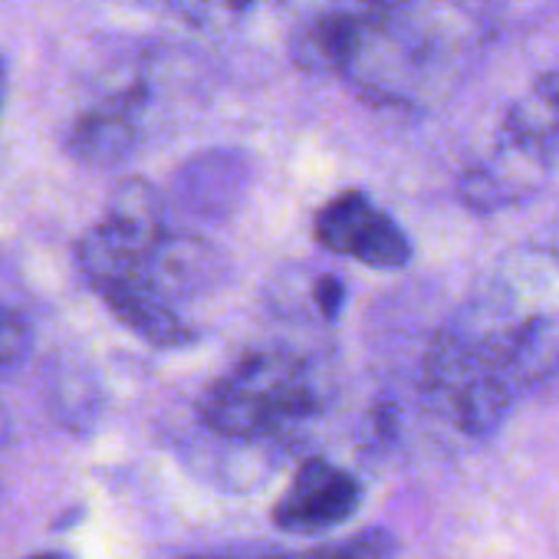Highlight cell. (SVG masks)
Wrapping results in <instances>:
<instances>
[{"instance_id": "3957f363", "label": "cell", "mask_w": 559, "mask_h": 559, "mask_svg": "<svg viewBox=\"0 0 559 559\" xmlns=\"http://www.w3.org/2000/svg\"><path fill=\"white\" fill-rule=\"evenodd\" d=\"M313 234L330 253L353 257L376 270H399L412 260L405 230L362 191H343L317 211Z\"/></svg>"}, {"instance_id": "8fae6325", "label": "cell", "mask_w": 559, "mask_h": 559, "mask_svg": "<svg viewBox=\"0 0 559 559\" xmlns=\"http://www.w3.org/2000/svg\"><path fill=\"white\" fill-rule=\"evenodd\" d=\"M343 300H346V290L336 276H323L317 284V307L326 320H336L340 310H343Z\"/></svg>"}, {"instance_id": "6da1fadb", "label": "cell", "mask_w": 559, "mask_h": 559, "mask_svg": "<svg viewBox=\"0 0 559 559\" xmlns=\"http://www.w3.org/2000/svg\"><path fill=\"white\" fill-rule=\"evenodd\" d=\"M559 362V270L526 257L435 340L428 385L471 435L497 425L513 395Z\"/></svg>"}, {"instance_id": "5b68a950", "label": "cell", "mask_w": 559, "mask_h": 559, "mask_svg": "<svg viewBox=\"0 0 559 559\" xmlns=\"http://www.w3.org/2000/svg\"><path fill=\"white\" fill-rule=\"evenodd\" d=\"M145 106H148V83L139 76L106 90L70 126L67 152L86 165H112L126 158L139 142Z\"/></svg>"}, {"instance_id": "5bb4252c", "label": "cell", "mask_w": 559, "mask_h": 559, "mask_svg": "<svg viewBox=\"0 0 559 559\" xmlns=\"http://www.w3.org/2000/svg\"><path fill=\"white\" fill-rule=\"evenodd\" d=\"M4 96H8V67L0 60V106H4Z\"/></svg>"}, {"instance_id": "52a82bcc", "label": "cell", "mask_w": 559, "mask_h": 559, "mask_svg": "<svg viewBox=\"0 0 559 559\" xmlns=\"http://www.w3.org/2000/svg\"><path fill=\"white\" fill-rule=\"evenodd\" d=\"M497 148L546 168L559 152V73H543L507 109L497 129Z\"/></svg>"}, {"instance_id": "9a60e30c", "label": "cell", "mask_w": 559, "mask_h": 559, "mask_svg": "<svg viewBox=\"0 0 559 559\" xmlns=\"http://www.w3.org/2000/svg\"><path fill=\"white\" fill-rule=\"evenodd\" d=\"M27 559H73L70 552H34V556H27Z\"/></svg>"}, {"instance_id": "9c48e42d", "label": "cell", "mask_w": 559, "mask_h": 559, "mask_svg": "<svg viewBox=\"0 0 559 559\" xmlns=\"http://www.w3.org/2000/svg\"><path fill=\"white\" fill-rule=\"evenodd\" d=\"M392 549H395V539L385 530H369V533L310 549V559H389Z\"/></svg>"}, {"instance_id": "7a4b0ae2", "label": "cell", "mask_w": 559, "mask_h": 559, "mask_svg": "<svg viewBox=\"0 0 559 559\" xmlns=\"http://www.w3.org/2000/svg\"><path fill=\"white\" fill-rule=\"evenodd\" d=\"M320 408V385L294 353H253L224 372L198 402L204 425L224 438H270Z\"/></svg>"}, {"instance_id": "4fadbf2b", "label": "cell", "mask_w": 559, "mask_h": 559, "mask_svg": "<svg viewBox=\"0 0 559 559\" xmlns=\"http://www.w3.org/2000/svg\"><path fill=\"white\" fill-rule=\"evenodd\" d=\"M366 11H376V14H402L405 8H412L415 0H359Z\"/></svg>"}, {"instance_id": "ba28073f", "label": "cell", "mask_w": 559, "mask_h": 559, "mask_svg": "<svg viewBox=\"0 0 559 559\" xmlns=\"http://www.w3.org/2000/svg\"><path fill=\"white\" fill-rule=\"evenodd\" d=\"M132 4L158 8L194 31L221 34L237 27L243 17H250L260 0H132Z\"/></svg>"}, {"instance_id": "8992f818", "label": "cell", "mask_w": 559, "mask_h": 559, "mask_svg": "<svg viewBox=\"0 0 559 559\" xmlns=\"http://www.w3.org/2000/svg\"><path fill=\"white\" fill-rule=\"evenodd\" d=\"M379 24L376 11H326L313 17L297 37H294V60L307 73H330V76H349V70L366 53V44Z\"/></svg>"}, {"instance_id": "30bf717a", "label": "cell", "mask_w": 559, "mask_h": 559, "mask_svg": "<svg viewBox=\"0 0 559 559\" xmlns=\"http://www.w3.org/2000/svg\"><path fill=\"white\" fill-rule=\"evenodd\" d=\"M27 349V323L14 310L0 307V369L14 366Z\"/></svg>"}, {"instance_id": "277c9868", "label": "cell", "mask_w": 559, "mask_h": 559, "mask_svg": "<svg viewBox=\"0 0 559 559\" xmlns=\"http://www.w3.org/2000/svg\"><path fill=\"white\" fill-rule=\"evenodd\" d=\"M362 490L353 474L326 457H310L273 503V523L287 533H323L359 510Z\"/></svg>"}, {"instance_id": "7c38bea8", "label": "cell", "mask_w": 559, "mask_h": 559, "mask_svg": "<svg viewBox=\"0 0 559 559\" xmlns=\"http://www.w3.org/2000/svg\"><path fill=\"white\" fill-rule=\"evenodd\" d=\"M191 559H310V552H211Z\"/></svg>"}]
</instances>
